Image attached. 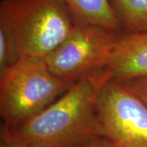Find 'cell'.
Returning a JSON list of instances; mask_svg holds the SVG:
<instances>
[{
    "instance_id": "obj_1",
    "label": "cell",
    "mask_w": 147,
    "mask_h": 147,
    "mask_svg": "<svg viewBox=\"0 0 147 147\" xmlns=\"http://www.w3.org/2000/svg\"><path fill=\"white\" fill-rule=\"evenodd\" d=\"M109 79L105 69L87 74L38 115L19 126L2 125L1 130L34 147H77L100 138L96 101Z\"/></svg>"
},
{
    "instance_id": "obj_2",
    "label": "cell",
    "mask_w": 147,
    "mask_h": 147,
    "mask_svg": "<svg viewBox=\"0 0 147 147\" xmlns=\"http://www.w3.org/2000/svg\"><path fill=\"white\" fill-rule=\"evenodd\" d=\"M75 24L65 0H2L0 74L22 59H44Z\"/></svg>"
},
{
    "instance_id": "obj_3",
    "label": "cell",
    "mask_w": 147,
    "mask_h": 147,
    "mask_svg": "<svg viewBox=\"0 0 147 147\" xmlns=\"http://www.w3.org/2000/svg\"><path fill=\"white\" fill-rule=\"evenodd\" d=\"M74 82L53 74L44 59L18 61L0 74L2 125L13 127L31 119L57 100Z\"/></svg>"
},
{
    "instance_id": "obj_4",
    "label": "cell",
    "mask_w": 147,
    "mask_h": 147,
    "mask_svg": "<svg viewBox=\"0 0 147 147\" xmlns=\"http://www.w3.org/2000/svg\"><path fill=\"white\" fill-rule=\"evenodd\" d=\"M121 34L102 27L76 23L69 36L44 61L53 74L74 82L107 67Z\"/></svg>"
},
{
    "instance_id": "obj_5",
    "label": "cell",
    "mask_w": 147,
    "mask_h": 147,
    "mask_svg": "<svg viewBox=\"0 0 147 147\" xmlns=\"http://www.w3.org/2000/svg\"><path fill=\"white\" fill-rule=\"evenodd\" d=\"M102 137L116 147H147V104L123 82L109 79L96 101Z\"/></svg>"
},
{
    "instance_id": "obj_6",
    "label": "cell",
    "mask_w": 147,
    "mask_h": 147,
    "mask_svg": "<svg viewBox=\"0 0 147 147\" xmlns=\"http://www.w3.org/2000/svg\"><path fill=\"white\" fill-rule=\"evenodd\" d=\"M105 69L119 82L147 77V32L123 33Z\"/></svg>"
},
{
    "instance_id": "obj_7",
    "label": "cell",
    "mask_w": 147,
    "mask_h": 147,
    "mask_svg": "<svg viewBox=\"0 0 147 147\" xmlns=\"http://www.w3.org/2000/svg\"><path fill=\"white\" fill-rule=\"evenodd\" d=\"M75 23L105 28L118 34L123 29L110 0H65Z\"/></svg>"
},
{
    "instance_id": "obj_8",
    "label": "cell",
    "mask_w": 147,
    "mask_h": 147,
    "mask_svg": "<svg viewBox=\"0 0 147 147\" xmlns=\"http://www.w3.org/2000/svg\"><path fill=\"white\" fill-rule=\"evenodd\" d=\"M123 33L147 32V0H110Z\"/></svg>"
},
{
    "instance_id": "obj_9",
    "label": "cell",
    "mask_w": 147,
    "mask_h": 147,
    "mask_svg": "<svg viewBox=\"0 0 147 147\" xmlns=\"http://www.w3.org/2000/svg\"><path fill=\"white\" fill-rule=\"evenodd\" d=\"M147 104V77L123 82Z\"/></svg>"
},
{
    "instance_id": "obj_10",
    "label": "cell",
    "mask_w": 147,
    "mask_h": 147,
    "mask_svg": "<svg viewBox=\"0 0 147 147\" xmlns=\"http://www.w3.org/2000/svg\"><path fill=\"white\" fill-rule=\"evenodd\" d=\"M0 147H34L25 143L18 142L8 136L5 131L1 130L0 135Z\"/></svg>"
},
{
    "instance_id": "obj_11",
    "label": "cell",
    "mask_w": 147,
    "mask_h": 147,
    "mask_svg": "<svg viewBox=\"0 0 147 147\" xmlns=\"http://www.w3.org/2000/svg\"><path fill=\"white\" fill-rule=\"evenodd\" d=\"M77 147H116L115 145H113L108 140H106L105 138L100 137L98 139L93 140L92 142L86 143L84 145L79 146Z\"/></svg>"
}]
</instances>
